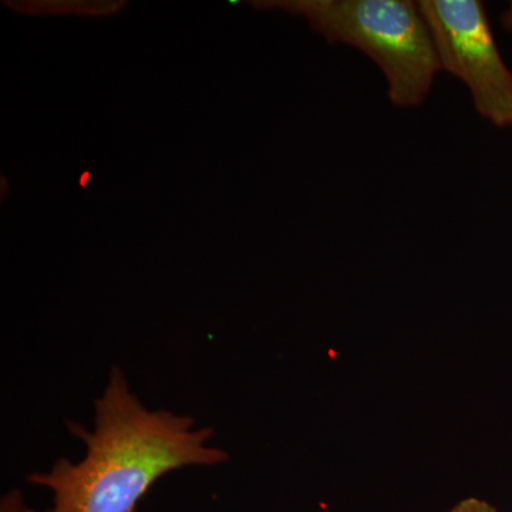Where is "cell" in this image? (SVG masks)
<instances>
[{
  "label": "cell",
  "mask_w": 512,
  "mask_h": 512,
  "mask_svg": "<svg viewBox=\"0 0 512 512\" xmlns=\"http://www.w3.org/2000/svg\"><path fill=\"white\" fill-rule=\"evenodd\" d=\"M86 447L82 460L59 458L28 483L49 490L50 512H136L157 480L185 467H214L229 456L211 446L215 431L197 427L187 414L150 410L131 392L127 377L113 367L103 393L94 400L93 430L67 423Z\"/></svg>",
  "instance_id": "cell-1"
},
{
  "label": "cell",
  "mask_w": 512,
  "mask_h": 512,
  "mask_svg": "<svg viewBox=\"0 0 512 512\" xmlns=\"http://www.w3.org/2000/svg\"><path fill=\"white\" fill-rule=\"evenodd\" d=\"M305 18L329 43L369 56L386 76L394 106L417 107L440 72L429 26L410 0H292L258 3Z\"/></svg>",
  "instance_id": "cell-2"
},
{
  "label": "cell",
  "mask_w": 512,
  "mask_h": 512,
  "mask_svg": "<svg viewBox=\"0 0 512 512\" xmlns=\"http://www.w3.org/2000/svg\"><path fill=\"white\" fill-rule=\"evenodd\" d=\"M440 70L458 77L474 109L494 126L512 128V72L480 0H419Z\"/></svg>",
  "instance_id": "cell-3"
},
{
  "label": "cell",
  "mask_w": 512,
  "mask_h": 512,
  "mask_svg": "<svg viewBox=\"0 0 512 512\" xmlns=\"http://www.w3.org/2000/svg\"><path fill=\"white\" fill-rule=\"evenodd\" d=\"M447 512H498L493 505L488 504L487 501L480 500V498H466L454 505L450 511Z\"/></svg>",
  "instance_id": "cell-4"
},
{
  "label": "cell",
  "mask_w": 512,
  "mask_h": 512,
  "mask_svg": "<svg viewBox=\"0 0 512 512\" xmlns=\"http://www.w3.org/2000/svg\"><path fill=\"white\" fill-rule=\"evenodd\" d=\"M0 512H33L23 503L22 493L19 490L10 491L2 500Z\"/></svg>",
  "instance_id": "cell-5"
},
{
  "label": "cell",
  "mask_w": 512,
  "mask_h": 512,
  "mask_svg": "<svg viewBox=\"0 0 512 512\" xmlns=\"http://www.w3.org/2000/svg\"><path fill=\"white\" fill-rule=\"evenodd\" d=\"M501 25H503L505 30H512V2L504 10L503 15H501Z\"/></svg>",
  "instance_id": "cell-6"
}]
</instances>
